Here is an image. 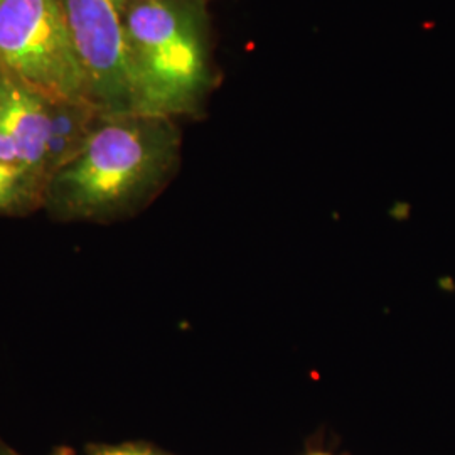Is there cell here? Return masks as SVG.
<instances>
[{
    "label": "cell",
    "mask_w": 455,
    "mask_h": 455,
    "mask_svg": "<svg viewBox=\"0 0 455 455\" xmlns=\"http://www.w3.org/2000/svg\"><path fill=\"white\" fill-rule=\"evenodd\" d=\"M174 120L101 116L82 152L44 188L43 210L65 223H114L144 210L178 169Z\"/></svg>",
    "instance_id": "obj_1"
},
{
    "label": "cell",
    "mask_w": 455,
    "mask_h": 455,
    "mask_svg": "<svg viewBox=\"0 0 455 455\" xmlns=\"http://www.w3.org/2000/svg\"><path fill=\"white\" fill-rule=\"evenodd\" d=\"M124 14L137 115L196 114L212 83L203 0H125Z\"/></svg>",
    "instance_id": "obj_2"
},
{
    "label": "cell",
    "mask_w": 455,
    "mask_h": 455,
    "mask_svg": "<svg viewBox=\"0 0 455 455\" xmlns=\"http://www.w3.org/2000/svg\"><path fill=\"white\" fill-rule=\"evenodd\" d=\"M0 73L46 100H90L61 0H0Z\"/></svg>",
    "instance_id": "obj_3"
},
{
    "label": "cell",
    "mask_w": 455,
    "mask_h": 455,
    "mask_svg": "<svg viewBox=\"0 0 455 455\" xmlns=\"http://www.w3.org/2000/svg\"><path fill=\"white\" fill-rule=\"evenodd\" d=\"M90 101L103 116L137 115L125 0H61Z\"/></svg>",
    "instance_id": "obj_4"
},
{
    "label": "cell",
    "mask_w": 455,
    "mask_h": 455,
    "mask_svg": "<svg viewBox=\"0 0 455 455\" xmlns=\"http://www.w3.org/2000/svg\"><path fill=\"white\" fill-rule=\"evenodd\" d=\"M0 127L14 147L19 164L46 188L48 100L22 83L2 75Z\"/></svg>",
    "instance_id": "obj_5"
},
{
    "label": "cell",
    "mask_w": 455,
    "mask_h": 455,
    "mask_svg": "<svg viewBox=\"0 0 455 455\" xmlns=\"http://www.w3.org/2000/svg\"><path fill=\"white\" fill-rule=\"evenodd\" d=\"M48 116L46 184L82 152L103 115L90 100H48Z\"/></svg>",
    "instance_id": "obj_6"
},
{
    "label": "cell",
    "mask_w": 455,
    "mask_h": 455,
    "mask_svg": "<svg viewBox=\"0 0 455 455\" xmlns=\"http://www.w3.org/2000/svg\"><path fill=\"white\" fill-rule=\"evenodd\" d=\"M44 186L16 164L0 161V216H26L43 208Z\"/></svg>",
    "instance_id": "obj_7"
},
{
    "label": "cell",
    "mask_w": 455,
    "mask_h": 455,
    "mask_svg": "<svg viewBox=\"0 0 455 455\" xmlns=\"http://www.w3.org/2000/svg\"><path fill=\"white\" fill-rule=\"evenodd\" d=\"M86 455H172L148 442H120V443H88Z\"/></svg>",
    "instance_id": "obj_8"
},
{
    "label": "cell",
    "mask_w": 455,
    "mask_h": 455,
    "mask_svg": "<svg viewBox=\"0 0 455 455\" xmlns=\"http://www.w3.org/2000/svg\"><path fill=\"white\" fill-rule=\"evenodd\" d=\"M0 455H19L16 451L4 440L0 439Z\"/></svg>",
    "instance_id": "obj_9"
},
{
    "label": "cell",
    "mask_w": 455,
    "mask_h": 455,
    "mask_svg": "<svg viewBox=\"0 0 455 455\" xmlns=\"http://www.w3.org/2000/svg\"><path fill=\"white\" fill-rule=\"evenodd\" d=\"M49 455H75V452H73L71 447H58Z\"/></svg>",
    "instance_id": "obj_10"
},
{
    "label": "cell",
    "mask_w": 455,
    "mask_h": 455,
    "mask_svg": "<svg viewBox=\"0 0 455 455\" xmlns=\"http://www.w3.org/2000/svg\"><path fill=\"white\" fill-rule=\"evenodd\" d=\"M307 455H332V454H327V452H310V454Z\"/></svg>",
    "instance_id": "obj_11"
},
{
    "label": "cell",
    "mask_w": 455,
    "mask_h": 455,
    "mask_svg": "<svg viewBox=\"0 0 455 455\" xmlns=\"http://www.w3.org/2000/svg\"><path fill=\"white\" fill-rule=\"evenodd\" d=\"M0 82H2V73H0Z\"/></svg>",
    "instance_id": "obj_12"
}]
</instances>
